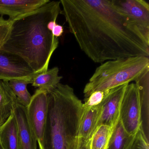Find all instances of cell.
I'll return each mask as SVG.
<instances>
[{"label": "cell", "instance_id": "484cf974", "mask_svg": "<svg viewBox=\"0 0 149 149\" xmlns=\"http://www.w3.org/2000/svg\"><path fill=\"white\" fill-rule=\"evenodd\" d=\"M0 149H4V148H3L2 146H1V144H0Z\"/></svg>", "mask_w": 149, "mask_h": 149}, {"label": "cell", "instance_id": "e0dca14e", "mask_svg": "<svg viewBox=\"0 0 149 149\" xmlns=\"http://www.w3.org/2000/svg\"><path fill=\"white\" fill-rule=\"evenodd\" d=\"M18 102L8 82L0 80V114L10 116Z\"/></svg>", "mask_w": 149, "mask_h": 149}, {"label": "cell", "instance_id": "7c38bea8", "mask_svg": "<svg viewBox=\"0 0 149 149\" xmlns=\"http://www.w3.org/2000/svg\"><path fill=\"white\" fill-rule=\"evenodd\" d=\"M49 0H0V15L15 20L40 8Z\"/></svg>", "mask_w": 149, "mask_h": 149}, {"label": "cell", "instance_id": "3957f363", "mask_svg": "<svg viewBox=\"0 0 149 149\" xmlns=\"http://www.w3.org/2000/svg\"><path fill=\"white\" fill-rule=\"evenodd\" d=\"M83 103L67 84L48 94V111L40 149H77Z\"/></svg>", "mask_w": 149, "mask_h": 149}, {"label": "cell", "instance_id": "5b68a950", "mask_svg": "<svg viewBox=\"0 0 149 149\" xmlns=\"http://www.w3.org/2000/svg\"><path fill=\"white\" fill-rule=\"evenodd\" d=\"M119 119L128 133L136 135L140 126V108L136 84H129L120 106Z\"/></svg>", "mask_w": 149, "mask_h": 149}, {"label": "cell", "instance_id": "ffe728a7", "mask_svg": "<svg viewBox=\"0 0 149 149\" xmlns=\"http://www.w3.org/2000/svg\"><path fill=\"white\" fill-rule=\"evenodd\" d=\"M13 20L6 19L0 16V51L8 39Z\"/></svg>", "mask_w": 149, "mask_h": 149}, {"label": "cell", "instance_id": "4fadbf2b", "mask_svg": "<svg viewBox=\"0 0 149 149\" xmlns=\"http://www.w3.org/2000/svg\"><path fill=\"white\" fill-rule=\"evenodd\" d=\"M102 111L101 104L89 108H83L79 128V137L91 139L96 129Z\"/></svg>", "mask_w": 149, "mask_h": 149}, {"label": "cell", "instance_id": "d6986e66", "mask_svg": "<svg viewBox=\"0 0 149 149\" xmlns=\"http://www.w3.org/2000/svg\"><path fill=\"white\" fill-rule=\"evenodd\" d=\"M112 130L107 125L97 127L91 139V149H107Z\"/></svg>", "mask_w": 149, "mask_h": 149}, {"label": "cell", "instance_id": "9c48e42d", "mask_svg": "<svg viewBox=\"0 0 149 149\" xmlns=\"http://www.w3.org/2000/svg\"><path fill=\"white\" fill-rule=\"evenodd\" d=\"M128 84L121 85L107 91L100 103L102 111L96 129L101 125H107L113 129L119 119L121 103Z\"/></svg>", "mask_w": 149, "mask_h": 149}, {"label": "cell", "instance_id": "52a82bcc", "mask_svg": "<svg viewBox=\"0 0 149 149\" xmlns=\"http://www.w3.org/2000/svg\"><path fill=\"white\" fill-rule=\"evenodd\" d=\"M130 22L149 40V4L144 0H113Z\"/></svg>", "mask_w": 149, "mask_h": 149}, {"label": "cell", "instance_id": "d4e9b609", "mask_svg": "<svg viewBox=\"0 0 149 149\" xmlns=\"http://www.w3.org/2000/svg\"><path fill=\"white\" fill-rule=\"evenodd\" d=\"M9 117L3 114H0V127L7 120Z\"/></svg>", "mask_w": 149, "mask_h": 149}, {"label": "cell", "instance_id": "ac0fdd59", "mask_svg": "<svg viewBox=\"0 0 149 149\" xmlns=\"http://www.w3.org/2000/svg\"><path fill=\"white\" fill-rule=\"evenodd\" d=\"M8 82L19 102L25 107H27L30 102L32 95L28 91L27 86L31 83V81L14 80L9 81Z\"/></svg>", "mask_w": 149, "mask_h": 149}, {"label": "cell", "instance_id": "5bb4252c", "mask_svg": "<svg viewBox=\"0 0 149 149\" xmlns=\"http://www.w3.org/2000/svg\"><path fill=\"white\" fill-rule=\"evenodd\" d=\"M0 144L4 149H20L18 125L13 111L0 127Z\"/></svg>", "mask_w": 149, "mask_h": 149}, {"label": "cell", "instance_id": "30bf717a", "mask_svg": "<svg viewBox=\"0 0 149 149\" xmlns=\"http://www.w3.org/2000/svg\"><path fill=\"white\" fill-rule=\"evenodd\" d=\"M140 108L139 130L149 143V68L135 80Z\"/></svg>", "mask_w": 149, "mask_h": 149}, {"label": "cell", "instance_id": "7a4b0ae2", "mask_svg": "<svg viewBox=\"0 0 149 149\" xmlns=\"http://www.w3.org/2000/svg\"><path fill=\"white\" fill-rule=\"evenodd\" d=\"M61 2L50 1L40 8L13 20L8 39L1 51L23 60L35 73L48 69L50 59L59 45L48 24L61 14Z\"/></svg>", "mask_w": 149, "mask_h": 149}, {"label": "cell", "instance_id": "277c9868", "mask_svg": "<svg viewBox=\"0 0 149 149\" xmlns=\"http://www.w3.org/2000/svg\"><path fill=\"white\" fill-rule=\"evenodd\" d=\"M149 68V57L137 56L107 61L96 69L84 89L85 98L93 92L106 91L129 84Z\"/></svg>", "mask_w": 149, "mask_h": 149}, {"label": "cell", "instance_id": "603a6c76", "mask_svg": "<svg viewBox=\"0 0 149 149\" xmlns=\"http://www.w3.org/2000/svg\"><path fill=\"white\" fill-rule=\"evenodd\" d=\"M90 143L91 139L79 137L77 149H91Z\"/></svg>", "mask_w": 149, "mask_h": 149}, {"label": "cell", "instance_id": "ba28073f", "mask_svg": "<svg viewBox=\"0 0 149 149\" xmlns=\"http://www.w3.org/2000/svg\"><path fill=\"white\" fill-rule=\"evenodd\" d=\"M37 74L21 58L0 51V80L8 82L25 80L32 81Z\"/></svg>", "mask_w": 149, "mask_h": 149}, {"label": "cell", "instance_id": "2e32d148", "mask_svg": "<svg viewBox=\"0 0 149 149\" xmlns=\"http://www.w3.org/2000/svg\"><path fill=\"white\" fill-rule=\"evenodd\" d=\"M136 135H131L126 132L119 117L112 129L107 149H130Z\"/></svg>", "mask_w": 149, "mask_h": 149}, {"label": "cell", "instance_id": "8992f818", "mask_svg": "<svg viewBox=\"0 0 149 149\" xmlns=\"http://www.w3.org/2000/svg\"><path fill=\"white\" fill-rule=\"evenodd\" d=\"M26 109L29 122L37 138L38 143L42 141L48 111V94L37 89L32 96Z\"/></svg>", "mask_w": 149, "mask_h": 149}, {"label": "cell", "instance_id": "6da1fadb", "mask_svg": "<svg viewBox=\"0 0 149 149\" xmlns=\"http://www.w3.org/2000/svg\"><path fill=\"white\" fill-rule=\"evenodd\" d=\"M61 14L81 50L95 63L149 57V40L113 0H61Z\"/></svg>", "mask_w": 149, "mask_h": 149}, {"label": "cell", "instance_id": "7402d4cb", "mask_svg": "<svg viewBox=\"0 0 149 149\" xmlns=\"http://www.w3.org/2000/svg\"><path fill=\"white\" fill-rule=\"evenodd\" d=\"M149 144L139 130L136 133L135 140L130 149H149Z\"/></svg>", "mask_w": 149, "mask_h": 149}, {"label": "cell", "instance_id": "cb8c5ba5", "mask_svg": "<svg viewBox=\"0 0 149 149\" xmlns=\"http://www.w3.org/2000/svg\"><path fill=\"white\" fill-rule=\"evenodd\" d=\"M52 33L53 36L56 38L61 37L63 34L64 30L63 26L58 25L56 23L52 29Z\"/></svg>", "mask_w": 149, "mask_h": 149}, {"label": "cell", "instance_id": "9a60e30c", "mask_svg": "<svg viewBox=\"0 0 149 149\" xmlns=\"http://www.w3.org/2000/svg\"><path fill=\"white\" fill-rule=\"evenodd\" d=\"M59 72L58 67L48 69L35 76L32 79L31 84L49 94L56 88L63 78L62 76L59 75Z\"/></svg>", "mask_w": 149, "mask_h": 149}, {"label": "cell", "instance_id": "44dd1931", "mask_svg": "<svg viewBox=\"0 0 149 149\" xmlns=\"http://www.w3.org/2000/svg\"><path fill=\"white\" fill-rule=\"evenodd\" d=\"M107 92V91H97L93 92L89 97L85 98L84 103H83V108H91L100 104Z\"/></svg>", "mask_w": 149, "mask_h": 149}, {"label": "cell", "instance_id": "8fae6325", "mask_svg": "<svg viewBox=\"0 0 149 149\" xmlns=\"http://www.w3.org/2000/svg\"><path fill=\"white\" fill-rule=\"evenodd\" d=\"M13 113L18 125L20 149H37L38 141L29 122L26 107L18 102L15 105Z\"/></svg>", "mask_w": 149, "mask_h": 149}]
</instances>
